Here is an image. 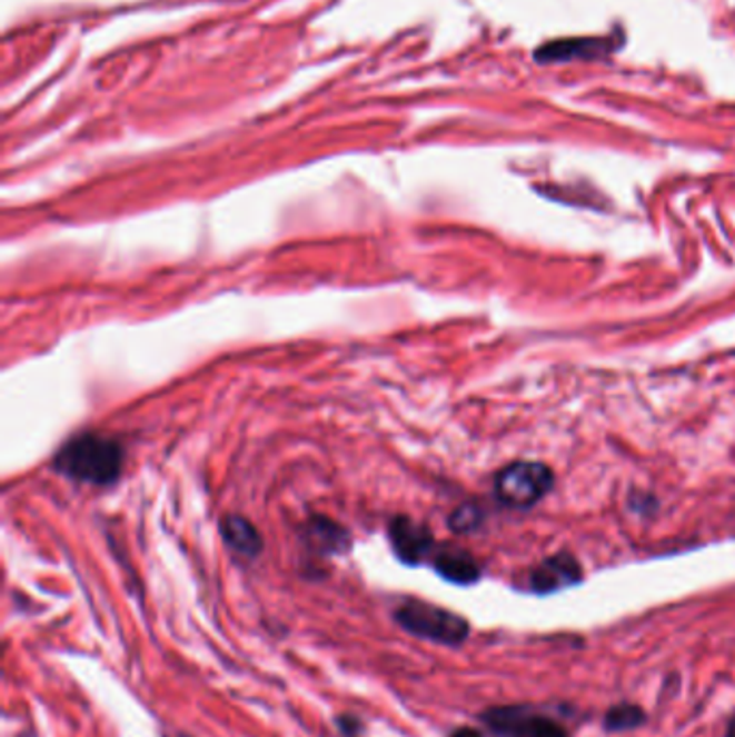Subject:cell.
<instances>
[{
    "mask_svg": "<svg viewBox=\"0 0 735 737\" xmlns=\"http://www.w3.org/2000/svg\"><path fill=\"white\" fill-rule=\"evenodd\" d=\"M54 468L82 484H115L123 468L121 445L102 434H85L68 442L54 459Z\"/></svg>",
    "mask_w": 735,
    "mask_h": 737,
    "instance_id": "obj_1",
    "label": "cell"
},
{
    "mask_svg": "<svg viewBox=\"0 0 735 737\" xmlns=\"http://www.w3.org/2000/svg\"><path fill=\"white\" fill-rule=\"evenodd\" d=\"M555 486L553 470L542 461H514L505 466L496 479L494 491L498 500L514 509L537 505Z\"/></svg>",
    "mask_w": 735,
    "mask_h": 737,
    "instance_id": "obj_2",
    "label": "cell"
},
{
    "mask_svg": "<svg viewBox=\"0 0 735 737\" xmlns=\"http://www.w3.org/2000/svg\"><path fill=\"white\" fill-rule=\"evenodd\" d=\"M397 624L406 633L440 645H461L468 638V621L456 612L425 601H408L395 612Z\"/></svg>",
    "mask_w": 735,
    "mask_h": 737,
    "instance_id": "obj_3",
    "label": "cell"
},
{
    "mask_svg": "<svg viewBox=\"0 0 735 737\" xmlns=\"http://www.w3.org/2000/svg\"><path fill=\"white\" fill-rule=\"evenodd\" d=\"M580 578H583L580 562L576 561L572 555L560 552V555L546 559L542 565H537L530 571V589L535 594L548 596V594L578 585Z\"/></svg>",
    "mask_w": 735,
    "mask_h": 737,
    "instance_id": "obj_4",
    "label": "cell"
},
{
    "mask_svg": "<svg viewBox=\"0 0 735 737\" xmlns=\"http://www.w3.org/2000/svg\"><path fill=\"white\" fill-rule=\"evenodd\" d=\"M613 37H580V39H557L542 46L535 52V59L542 63L574 61V59H597L613 52Z\"/></svg>",
    "mask_w": 735,
    "mask_h": 737,
    "instance_id": "obj_5",
    "label": "cell"
},
{
    "mask_svg": "<svg viewBox=\"0 0 735 737\" xmlns=\"http://www.w3.org/2000/svg\"><path fill=\"white\" fill-rule=\"evenodd\" d=\"M390 541L397 557L404 562L417 565L423 561L434 546V539L427 528L415 525L408 518H397L390 525Z\"/></svg>",
    "mask_w": 735,
    "mask_h": 737,
    "instance_id": "obj_6",
    "label": "cell"
},
{
    "mask_svg": "<svg viewBox=\"0 0 735 737\" xmlns=\"http://www.w3.org/2000/svg\"><path fill=\"white\" fill-rule=\"evenodd\" d=\"M434 567L445 580L456 585H473L481 576L477 561L461 548H443L434 557Z\"/></svg>",
    "mask_w": 735,
    "mask_h": 737,
    "instance_id": "obj_7",
    "label": "cell"
},
{
    "mask_svg": "<svg viewBox=\"0 0 735 737\" xmlns=\"http://www.w3.org/2000/svg\"><path fill=\"white\" fill-rule=\"evenodd\" d=\"M222 537L229 548H234L238 555L245 557H257L261 552V537L257 528L252 527L246 518L240 516H227L222 520Z\"/></svg>",
    "mask_w": 735,
    "mask_h": 737,
    "instance_id": "obj_8",
    "label": "cell"
},
{
    "mask_svg": "<svg viewBox=\"0 0 735 737\" xmlns=\"http://www.w3.org/2000/svg\"><path fill=\"white\" fill-rule=\"evenodd\" d=\"M647 723V714L632 703H619L613 705L604 716V729L610 734H624L634 731Z\"/></svg>",
    "mask_w": 735,
    "mask_h": 737,
    "instance_id": "obj_9",
    "label": "cell"
},
{
    "mask_svg": "<svg viewBox=\"0 0 735 737\" xmlns=\"http://www.w3.org/2000/svg\"><path fill=\"white\" fill-rule=\"evenodd\" d=\"M309 537L324 552H341L348 546V532L330 520L309 525Z\"/></svg>",
    "mask_w": 735,
    "mask_h": 737,
    "instance_id": "obj_10",
    "label": "cell"
},
{
    "mask_svg": "<svg viewBox=\"0 0 735 737\" xmlns=\"http://www.w3.org/2000/svg\"><path fill=\"white\" fill-rule=\"evenodd\" d=\"M525 737H569V734L555 720L533 716L526 727Z\"/></svg>",
    "mask_w": 735,
    "mask_h": 737,
    "instance_id": "obj_11",
    "label": "cell"
},
{
    "mask_svg": "<svg viewBox=\"0 0 735 737\" xmlns=\"http://www.w3.org/2000/svg\"><path fill=\"white\" fill-rule=\"evenodd\" d=\"M479 520H481V516H479V511L475 507H461V509H457L456 514H454L451 527L457 532H468V530L479 527Z\"/></svg>",
    "mask_w": 735,
    "mask_h": 737,
    "instance_id": "obj_12",
    "label": "cell"
},
{
    "mask_svg": "<svg viewBox=\"0 0 735 737\" xmlns=\"http://www.w3.org/2000/svg\"><path fill=\"white\" fill-rule=\"evenodd\" d=\"M451 737H484L477 729H470V727H461L451 734Z\"/></svg>",
    "mask_w": 735,
    "mask_h": 737,
    "instance_id": "obj_13",
    "label": "cell"
},
{
    "mask_svg": "<svg viewBox=\"0 0 735 737\" xmlns=\"http://www.w3.org/2000/svg\"><path fill=\"white\" fill-rule=\"evenodd\" d=\"M727 737H735V718L729 723V727H727Z\"/></svg>",
    "mask_w": 735,
    "mask_h": 737,
    "instance_id": "obj_14",
    "label": "cell"
}]
</instances>
